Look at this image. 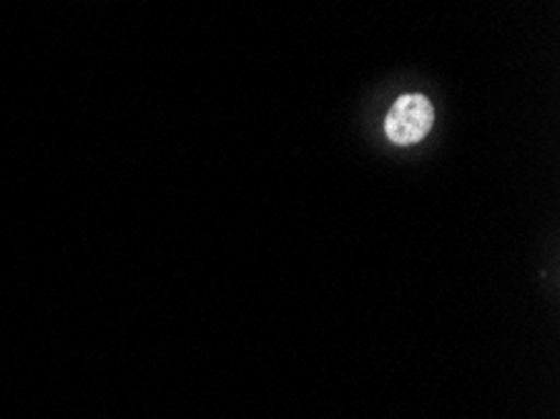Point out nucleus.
I'll return each instance as SVG.
<instances>
[{
	"label": "nucleus",
	"mask_w": 560,
	"mask_h": 419,
	"mask_svg": "<svg viewBox=\"0 0 560 419\" xmlns=\"http://www.w3.org/2000/svg\"><path fill=\"white\" fill-rule=\"evenodd\" d=\"M435 124V108L422 93H405L389 108L385 118V133L395 147H415L430 133Z\"/></svg>",
	"instance_id": "f257e3e1"
}]
</instances>
